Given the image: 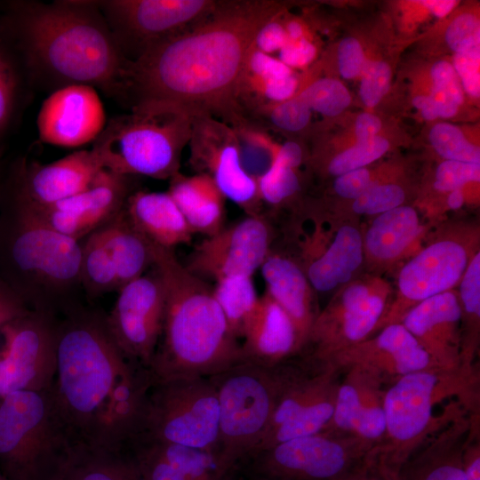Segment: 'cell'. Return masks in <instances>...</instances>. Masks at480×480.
<instances>
[{"label":"cell","mask_w":480,"mask_h":480,"mask_svg":"<svg viewBox=\"0 0 480 480\" xmlns=\"http://www.w3.org/2000/svg\"><path fill=\"white\" fill-rule=\"evenodd\" d=\"M420 4L424 5L436 17L444 18L452 12L456 6L457 2L450 0H428L420 1Z\"/></svg>","instance_id":"cell-61"},{"label":"cell","mask_w":480,"mask_h":480,"mask_svg":"<svg viewBox=\"0 0 480 480\" xmlns=\"http://www.w3.org/2000/svg\"><path fill=\"white\" fill-rule=\"evenodd\" d=\"M123 450L143 480H219L214 455L205 451L138 436Z\"/></svg>","instance_id":"cell-29"},{"label":"cell","mask_w":480,"mask_h":480,"mask_svg":"<svg viewBox=\"0 0 480 480\" xmlns=\"http://www.w3.org/2000/svg\"><path fill=\"white\" fill-rule=\"evenodd\" d=\"M302 351L303 344L293 321L279 304L264 292L242 339L243 362L274 367Z\"/></svg>","instance_id":"cell-28"},{"label":"cell","mask_w":480,"mask_h":480,"mask_svg":"<svg viewBox=\"0 0 480 480\" xmlns=\"http://www.w3.org/2000/svg\"><path fill=\"white\" fill-rule=\"evenodd\" d=\"M433 86L447 93L459 106L464 100L463 89L452 63L436 61L431 68Z\"/></svg>","instance_id":"cell-55"},{"label":"cell","mask_w":480,"mask_h":480,"mask_svg":"<svg viewBox=\"0 0 480 480\" xmlns=\"http://www.w3.org/2000/svg\"><path fill=\"white\" fill-rule=\"evenodd\" d=\"M339 480H399V472L370 452Z\"/></svg>","instance_id":"cell-52"},{"label":"cell","mask_w":480,"mask_h":480,"mask_svg":"<svg viewBox=\"0 0 480 480\" xmlns=\"http://www.w3.org/2000/svg\"><path fill=\"white\" fill-rule=\"evenodd\" d=\"M412 105L420 110L425 120H434L437 118L435 103L430 95H418L412 99Z\"/></svg>","instance_id":"cell-60"},{"label":"cell","mask_w":480,"mask_h":480,"mask_svg":"<svg viewBox=\"0 0 480 480\" xmlns=\"http://www.w3.org/2000/svg\"><path fill=\"white\" fill-rule=\"evenodd\" d=\"M381 129L380 118L371 113H361L355 122L356 141L372 140L378 136Z\"/></svg>","instance_id":"cell-58"},{"label":"cell","mask_w":480,"mask_h":480,"mask_svg":"<svg viewBox=\"0 0 480 480\" xmlns=\"http://www.w3.org/2000/svg\"><path fill=\"white\" fill-rule=\"evenodd\" d=\"M0 204V277L31 309L64 312L61 299L81 284L82 244L7 190Z\"/></svg>","instance_id":"cell-5"},{"label":"cell","mask_w":480,"mask_h":480,"mask_svg":"<svg viewBox=\"0 0 480 480\" xmlns=\"http://www.w3.org/2000/svg\"><path fill=\"white\" fill-rule=\"evenodd\" d=\"M359 95L367 108L379 104L389 89L391 68L384 61H372L364 65Z\"/></svg>","instance_id":"cell-48"},{"label":"cell","mask_w":480,"mask_h":480,"mask_svg":"<svg viewBox=\"0 0 480 480\" xmlns=\"http://www.w3.org/2000/svg\"><path fill=\"white\" fill-rule=\"evenodd\" d=\"M338 68L340 76L345 79L357 76L364 68V54L357 39L344 38L337 48Z\"/></svg>","instance_id":"cell-51"},{"label":"cell","mask_w":480,"mask_h":480,"mask_svg":"<svg viewBox=\"0 0 480 480\" xmlns=\"http://www.w3.org/2000/svg\"><path fill=\"white\" fill-rule=\"evenodd\" d=\"M289 41H295L305 37L304 27L301 22L296 20H289L284 24Z\"/></svg>","instance_id":"cell-62"},{"label":"cell","mask_w":480,"mask_h":480,"mask_svg":"<svg viewBox=\"0 0 480 480\" xmlns=\"http://www.w3.org/2000/svg\"><path fill=\"white\" fill-rule=\"evenodd\" d=\"M480 46L454 54L452 67L457 73L461 86L474 98L480 95Z\"/></svg>","instance_id":"cell-50"},{"label":"cell","mask_w":480,"mask_h":480,"mask_svg":"<svg viewBox=\"0 0 480 480\" xmlns=\"http://www.w3.org/2000/svg\"><path fill=\"white\" fill-rule=\"evenodd\" d=\"M189 164L209 176L246 215H263L257 180L244 168L237 135L228 124L209 115L192 116Z\"/></svg>","instance_id":"cell-18"},{"label":"cell","mask_w":480,"mask_h":480,"mask_svg":"<svg viewBox=\"0 0 480 480\" xmlns=\"http://www.w3.org/2000/svg\"><path fill=\"white\" fill-rule=\"evenodd\" d=\"M154 253L165 300L162 332L149 367L152 381L210 378L243 362L241 343L212 288L181 264L173 250L154 245Z\"/></svg>","instance_id":"cell-4"},{"label":"cell","mask_w":480,"mask_h":480,"mask_svg":"<svg viewBox=\"0 0 480 480\" xmlns=\"http://www.w3.org/2000/svg\"><path fill=\"white\" fill-rule=\"evenodd\" d=\"M133 177L104 169L86 189L75 196L45 206L23 202L51 228L81 241L124 207L134 191Z\"/></svg>","instance_id":"cell-21"},{"label":"cell","mask_w":480,"mask_h":480,"mask_svg":"<svg viewBox=\"0 0 480 480\" xmlns=\"http://www.w3.org/2000/svg\"><path fill=\"white\" fill-rule=\"evenodd\" d=\"M220 0H97L128 61L212 13Z\"/></svg>","instance_id":"cell-16"},{"label":"cell","mask_w":480,"mask_h":480,"mask_svg":"<svg viewBox=\"0 0 480 480\" xmlns=\"http://www.w3.org/2000/svg\"><path fill=\"white\" fill-rule=\"evenodd\" d=\"M480 181V164L444 160L436 168L431 190L436 196L419 208L430 225L437 221V213L444 196L452 190Z\"/></svg>","instance_id":"cell-43"},{"label":"cell","mask_w":480,"mask_h":480,"mask_svg":"<svg viewBox=\"0 0 480 480\" xmlns=\"http://www.w3.org/2000/svg\"><path fill=\"white\" fill-rule=\"evenodd\" d=\"M30 309L21 297L0 277V329Z\"/></svg>","instance_id":"cell-57"},{"label":"cell","mask_w":480,"mask_h":480,"mask_svg":"<svg viewBox=\"0 0 480 480\" xmlns=\"http://www.w3.org/2000/svg\"><path fill=\"white\" fill-rule=\"evenodd\" d=\"M387 167L374 170L366 166L333 178L331 194L336 201L331 204H319L325 207H335L351 203L390 169Z\"/></svg>","instance_id":"cell-47"},{"label":"cell","mask_w":480,"mask_h":480,"mask_svg":"<svg viewBox=\"0 0 480 480\" xmlns=\"http://www.w3.org/2000/svg\"><path fill=\"white\" fill-rule=\"evenodd\" d=\"M106 316L110 334L132 362L149 370L159 342L164 314V288L155 266L118 290Z\"/></svg>","instance_id":"cell-19"},{"label":"cell","mask_w":480,"mask_h":480,"mask_svg":"<svg viewBox=\"0 0 480 480\" xmlns=\"http://www.w3.org/2000/svg\"><path fill=\"white\" fill-rule=\"evenodd\" d=\"M316 56V47L308 38L289 41L278 52V60L290 68H303Z\"/></svg>","instance_id":"cell-56"},{"label":"cell","mask_w":480,"mask_h":480,"mask_svg":"<svg viewBox=\"0 0 480 480\" xmlns=\"http://www.w3.org/2000/svg\"><path fill=\"white\" fill-rule=\"evenodd\" d=\"M85 238L82 244L81 285L90 297L117 292L116 272L100 234L94 230Z\"/></svg>","instance_id":"cell-40"},{"label":"cell","mask_w":480,"mask_h":480,"mask_svg":"<svg viewBox=\"0 0 480 480\" xmlns=\"http://www.w3.org/2000/svg\"><path fill=\"white\" fill-rule=\"evenodd\" d=\"M445 40L455 53L479 47V20L470 13L459 15L449 24L445 32Z\"/></svg>","instance_id":"cell-49"},{"label":"cell","mask_w":480,"mask_h":480,"mask_svg":"<svg viewBox=\"0 0 480 480\" xmlns=\"http://www.w3.org/2000/svg\"><path fill=\"white\" fill-rule=\"evenodd\" d=\"M297 94L311 111L326 117L340 115L351 101V96L346 86L331 77L316 79Z\"/></svg>","instance_id":"cell-45"},{"label":"cell","mask_w":480,"mask_h":480,"mask_svg":"<svg viewBox=\"0 0 480 480\" xmlns=\"http://www.w3.org/2000/svg\"><path fill=\"white\" fill-rule=\"evenodd\" d=\"M32 88L20 51L0 12V144Z\"/></svg>","instance_id":"cell-35"},{"label":"cell","mask_w":480,"mask_h":480,"mask_svg":"<svg viewBox=\"0 0 480 480\" xmlns=\"http://www.w3.org/2000/svg\"><path fill=\"white\" fill-rule=\"evenodd\" d=\"M429 95L434 100L437 117L450 118L457 113L459 105L442 90L433 86Z\"/></svg>","instance_id":"cell-59"},{"label":"cell","mask_w":480,"mask_h":480,"mask_svg":"<svg viewBox=\"0 0 480 480\" xmlns=\"http://www.w3.org/2000/svg\"><path fill=\"white\" fill-rule=\"evenodd\" d=\"M219 423V401L210 378L155 381L133 436L199 449L215 458Z\"/></svg>","instance_id":"cell-12"},{"label":"cell","mask_w":480,"mask_h":480,"mask_svg":"<svg viewBox=\"0 0 480 480\" xmlns=\"http://www.w3.org/2000/svg\"><path fill=\"white\" fill-rule=\"evenodd\" d=\"M389 148V141L380 136L364 141H356L354 145L316 162V167L324 175L335 178L369 166L381 158Z\"/></svg>","instance_id":"cell-44"},{"label":"cell","mask_w":480,"mask_h":480,"mask_svg":"<svg viewBox=\"0 0 480 480\" xmlns=\"http://www.w3.org/2000/svg\"><path fill=\"white\" fill-rule=\"evenodd\" d=\"M333 413L323 431L355 436L372 448L385 432V382L358 365L342 369ZM322 431V432H323Z\"/></svg>","instance_id":"cell-25"},{"label":"cell","mask_w":480,"mask_h":480,"mask_svg":"<svg viewBox=\"0 0 480 480\" xmlns=\"http://www.w3.org/2000/svg\"><path fill=\"white\" fill-rule=\"evenodd\" d=\"M478 364L404 375L385 393V432L371 452L399 472L432 435L466 413L480 412Z\"/></svg>","instance_id":"cell-6"},{"label":"cell","mask_w":480,"mask_h":480,"mask_svg":"<svg viewBox=\"0 0 480 480\" xmlns=\"http://www.w3.org/2000/svg\"><path fill=\"white\" fill-rule=\"evenodd\" d=\"M327 361L340 369L350 365L366 368L388 386L409 373L438 366L402 324L387 325Z\"/></svg>","instance_id":"cell-26"},{"label":"cell","mask_w":480,"mask_h":480,"mask_svg":"<svg viewBox=\"0 0 480 480\" xmlns=\"http://www.w3.org/2000/svg\"><path fill=\"white\" fill-rule=\"evenodd\" d=\"M465 480H480V412L472 417L463 454Z\"/></svg>","instance_id":"cell-54"},{"label":"cell","mask_w":480,"mask_h":480,"mask_svg":"<svg viewBox=\"0 0 480 480\" xmlns=\"http://www.w3.org/2000/svg\"><path fill=\"white\" fill-rule=\"evenodd\" d=\"M431 225L413 204H404L363 222L364 272L386 277L422 245Z\"/></svg>","instance_id":"cell-24"},{"label":"cell","mask_w":480,"mask_h":480,"mask_svg":"<svg viewBox=\"0 0 480 480\" xmlns=\"http://www.w3.org/2000/svg\"><path fill=\"white\" fill-rule=\"evenodd\" d=\"M273 242L274 229L268 217L246 215L200 242L186 268L203 279L215 281L234 276H252L260 268Z\"/></svg>","instance_id":"cell-20"},{"label":"cell","mask_w":480,"mask_h":480,"mask_svg":"<svg viewBox=\"0 0 480 480\" xmlns=\"http://www.w3.org/2000/svg\"><path fill=\"white\" fill-rule=\"evenodd\" d=\"M479 252L478 218L452 217L433 225L421 247L393 275L392 300L373 334L387 325L400 324L405 314L421 301L457 289Z\"/></svg>","instance_id":"cell-8"},{"label":"cell","mask_w":480,"mask_h":480,"mask_svg":"<svg viewBox=\"0 0 480 480\" xmlns=\"http://www.w3.org/2000/svg\"><path fill=\"white\" fill-rule=\"evenodd\" d=\"M460 307V360L465 366L476 364L480 342V252L469 263L458 287Z\"/></svg>","instance_id":"cell-37"},{"label":"cell","mask_w":480,"mask_h":480,"mask_svg":"<svg viewBox=\"0 0 480 480\" xmlns=\"http://www.w3.org/2000/svg\"><path fill=\"white\" fill-rule=\"evenodd\" d=\"M215 282L213 296L231 332L238 340H242L260 300L252 276H234Z\"/></svg>","instance_id":"cell-39"},{"label":"cell","mask_w":480,"mask_h":480,"mask_svg":"<svg viewBox=\"0 0 480 480\" xmlns=\"http://www.w3.org/2000/svg\"><path fill=\"white\" fill-rule=\"evenodd\" d=\"M0 480H11L0 472Z\"/></svg>","instance_id":"cell-63"},{"label":"cell","mask_w":480,"mask_h":480,"mask_svg":"<svg viewBox=\"0 0 480 480\" xmlns=\"http://www.w3.org/2000/svg\"><path fill=\"white\" fill-rule=\"evenodd\" d=\"M291 218L293 257L316 293L334 292L364 272L361 220L317 203H301Z\"/></svg>","instance_id":"cell-11"},{"label":"cell","mask_w":480,"mask_h":480,"mask_svg":"<svg viewBox=\"0 0 480 480\" xmlns=\"http://www.w3.org/2000/svg\"><path fill=\"white\" fill-rule=\"evenodd\" d=\"M393 292L387 277L365 272L341 285L319 311L302 352L329 360L372 336Z\"/></svg>","instance_id":"cell-15"},{"label":"cell","mask_w":480,"mask_h":480,"mask_svg":"<svg viewBox=\"0 0 480 480\" xmlns=\"http://www.w3.org/2000/svg\"><path fill=\"white\" fill-rule=\"evenodd\" d=\"M152 383L150 371L120 350L105 315L75 306L59 320L50 395L71 447L122 450Z\"/></svg>","instance_id":"cell-2"},{"label":"cell","mask_w":480,"mask_h":480,"mask_svg":"<svg viewBox=\"0 0 480 480\" xmlns=\"http://www.w3.org/2000/svg\"><path fill=\"white\" fill-rule=\"evenodd\" d=\"M466 413L429 436L399 470V480H465L462 454L472 417Z\"/></svg>","instance_id":"cell-31"},{"label":"cell","mask_w":480,"mask_h":480,"mask_svg":"<svg viewBox=\"0 0 480 480\" xmlns=\"http://www.w3.org/2000/svg\"><path fill=\"white\" fill-rule=\"evenodd\" d=\"M56 480H143L124 450L72 446Z\"/></svg>","instance_id":"cell-36"},{"label":"cell","mask_w":480,"mask_h":480,"mask_svg":"<svg viewBox=\"0 0 480 480\" xmlns=\"http://www.w3.org/2000/svg\"><path fill=\"white\" fill-rule=\"evenodd\" d=\"M257 184L263 208L278 211L292 207L293 211L299 206L297 198L302 189L299 167L273 157L268 170L257 178Z\"/></svg>","instance_id":"cell-41"},{"label":"cell","mask_w":480,"mask_h":480,"mask_svg":"<svg viewBox=\"0 0 480 480\" xmlns=\"http://www.w3.org/2000/svg\"><path fill=\"white\" fill-rule=\"evenodd\" d=\"M260 269L266 284L265 292L292 318L304 350L311 327L320 311L317 293L292 254L276 251L272 246Z\"/></svg>","instance_id":"cell-30"},{"label":"cell","mask_w":480,"mask_h":480,"mask_svg":"<svg viewBox=\"0 0 480 480\" xmlns=\"http://www.w3.org/2000/svg\"><path fill=\"white\" fill-rule=\"evenodd\" d=\"M54 314L30 309L0 329V397L16 391H50L57 370Z\"/></svg>","instance_id":"cell-17"},{"label":"cell","mask_w":480,"mask_h":480,"mask_svg":"<svg viewBox=\"0 0 480 480\" xmlns=\"http://www.w3.org/2000/svg\"><path fill=\"white\" fill-rule=\"evenodd\" d=\"M124 211L137 231L156 246L173 250L192 240L193 231L167 191L134 190Z\"/></svg>","instance_id":"cell-32"},{"label":"cell","mask_w":480,"mask_h":480,"mask_svg":"<svg viewBox=\"0 0 480 480\" xmlns=\"http://www.w3.org/2000/svg\"><path fill=\"white\" fill-rule=\"evenodd\" d=\"M96 230L115 267L119 289L154 266V245L132 226L124 207Z\"/></svg>","instance_id":"cell-34"},{"label":"cell","mask_w":480,"mask_h":480,"mask_svg":"<svg viewBox=\"0 0 480 480\" xmlns=\"http://www.w3.org/2000/svg\"><path fill=\"white\" fill-rule=\"evenodd\" d=\"M429 141L436 152L444 159L480 164V148L471 143L462 131L448 123L432 127Z\"/></svg>","instance_id":"cell-46"},{"label":"cell","mask_w":480,"mask_h":480,"mask_svg":"<svg viewBox=\"0 0 480 480\" xmlns=\"http://www.w3.org/2000/svg\"><path fill=\"white\" fill-rule=\"evenodd\" d=\"M113 117L92 143L103 167L128 176L170 180L180 172L192 116L168 105L143 104Z\"/></svg>","instance_id":"cell-7"},{"label":"cell","mask_w":480,"mask_h":480,"mask_svg":"<svg viewBox=\"0 0 480 480\" xmlns=\"http://www.w3.org/2000/svg\"><path fill=\"white\" fill-rule=\"evenodd\" d=\"M311 113L308 106L296 94L287 100L257 108L244 115L241 121L264 132L271 128L296 133L308 126Z\"/></svg>","instance_id":"cell-42"},{"label":"cell","mask_w":480,"mask_h":480,"mask_svg":"<svg viewBox=\"0 0 480 480\" xmlns=\"http://www.w3.org/2000/svg\"><path fill=\"white\" fill-rule=\"evenodd\" d=\"M279 11L268 0H220L201 21L128 61L118 101L130 108L168 105L233 125L236 88L254 36Z\"/></svg>","instance_id":"cell-1"},{"label":"cell","mask_w":480,"mask_h":480,"mask_svg":"<svg viewBox=\"0 0 480 480\" xmlns=\"http://www.w3.org/2000/svg\"><path fill=\"white\" fill-rule=\"evenodd\" d=\"M372 449L355 436L323 431L250 453L232 480H339Z\"/></svg>","instance_id":"cell-14"},{"label":"cell","mask_w":480,"mask_h":480,"mask_svg":"<svg viewBox=\"0 0 480 480\" xmlns=\"http://www.w3.org/2000/svg\"><path fill=\"white\" fill-rule=\"evenodd\" d=\"M341 371L304 352L277 364L276 406L267 432L252 452L322 432L333 413Z\"/></svg>","instance_id":"cell-13"},{"label":"cell","mask_w":480,"mask_h":480,"mask_svg":"<svg viewBox=\"0 0 480 480\" xmlns=\"http://www.w3.org/2000/svg\"><path fill=\"white\" fill-rule=\"evenodd\" d=\"M210 380L220 409L216 474L219 480H232L237 466L268 428L279 388L277 365L240 362Z\"/></svg>","instance_id":"cell-10"},{"label":"cell","mask_w":480,"mask_h":480,"mask_svg":"<svg viewBox=\"0 0 480 480\" xmlns=\"http://www.w3.org/2000/svg\"><path fill=\"white\" fill-rule=\"evenodd\" d=\"M71 444L50 391H16L0 404V468L11 480H56Z\"/></svg>","instance_id":"cell-9"},{"label":"cell","mask_w":480,"mask_h":480,"mask_svg":"<svg viewBox=\"0 0 480 480\" xmlns=\"http://www.w3.org/2000/svg\"><path fill=\"white\" fill-rule=\"evenodd\" d=\"M279 12L257 31L252 46L266 54L278 52L289 42L284 25L277 20Z\"/></svg>","instance_id":"cell-53"},{"label":"cell","mask_w":480,"mask_h":480,"mask_svg":"<svg viewBox=\"0 0 480 480\" xmlns=\"http://www.w3.org/2000/svg\"><path fill=\"white\" fill-rule=\"evenodd\" d=\"M444 368H457L460 360V307L458 290L430 297L411 308L401 323Z\"/></svg>","instance_id":"cell-27"},{"label":"cell","mask_w":480,"mask_h":480,"mask_svg":"<svg viewBox=\"0 0 480 480\" xmlns=\"http://www.w3.org/2000/svg\"><path fill=\"white\" fill-rule=\"evenodd\" d=\"M1 14L33 88L84 84L119 100L128 60L97 0L10 1Z\"/></svg>","instance_id":"cell-3"},{"label":"cell","mask_w":480,"mask_h":480,"mask_svg":"<svg viewBox=\"0 0 480 480\" xmlns=\"http://www.w3.org/2000/svg\"><path fill=\"white\" fill-rule=\"evenodd\" d=\"M400 175L399 171L391 168L351 203L335 207H325L337 213L361 220L362 218L368 219L396 207L409 204V186Z\"/></svg>","instance_id":"cell-38"},{"label":"cell","mask_w":480,"mask_h":480,"mask_svg":"<svg viewBox=\"0 0 480 480\" xmlns=\"http://www.w3.org/2000/svg\"><path fill=\"white\" fill-rule=\"evenodd\" d=\"M169 181L167 192L194 234L211 236L225 228L226 197L209 176L178 172Z\"/></svg>","instance_id":"cell-33"},{"label":"cell","mask_w":480,"mask_h":480,"mask_svg":"<svg viewBox=\"0 0 480 480\" xmlns=\"http://www.w3.org/2000/svg\"><path fill=\"white\" fill-rule=\"evenodd\" d=\"M104 169L92 148L46 164L22 159L14 165L6 190L30 205L45 206L84 191Z\"/></svg>","instance_id":"cell-22"},{"label":"cell","mask_w":480,"mask_h":480,"mask_svg":"<svg viewBox=\"0 0 480 480\" xmlns=\"http://www.w3.org/2000/svg\"><path fill=\"white\" fill-rule=\"evenodd\" d=\"M36 126L46 144L71 148L93 143L106 126L98 91L73 84L52 92L40 107Z\"/></svg>","instance_id":"cell-23"}]
</instances>
